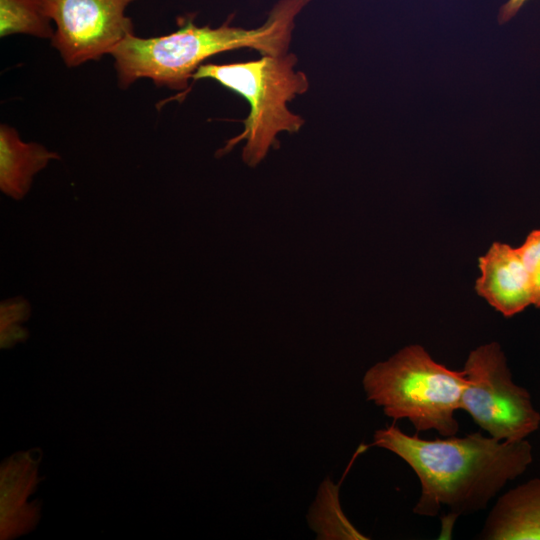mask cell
<instances>
[{
  "mask_svg": "<svg viewBox=\"0 0 540 540\" xmlns=\"http://www.w3.org/2000/svg\"><path fill=\"white\" fill-rule=\"evenodd\" d=\"M372 444L393 452L412 468L421 485L413 512L429 517L442 506L454 518L484 510L533 461L526 439L500 441L481 432L429 440L405 434L393 424L376 430Z\"/></svg>",
  "mask_w": 540,
  "mask_h": 540,
  "instance_id": "cell-1",
  "label": "cell"
},
{
  "mask_svg": "<svg viewBox=\"0 0 540 540\" xmlns=\"http://www.w3.org/2000/svg\"><path fill=\"white\" fill-rule=\"evenodd\" d=\"M311 0H279L265 22L253 29L231 26H198L191 19L170 34L125 38L110 54L118 86L127 89L148 78L157 86L182 91L207 58L238 48H253L262 55L287 53L296 17Z\"/></svg>",
  "mask_w": 540,
  "mask_h": 540,
  "instance_id": "cell-2",
  "label": "cell"
},
{
  "mask_svg": "<svg viewBox=\"0 0 540 540\" xmlns=\"http://www.w3.org/2000/svg\"><path fill=\"white\" fill-rule=\"evenodd\" d=\"M366 398L394 421L408 419L416 432L435 430L454 436L459 430L455 412L468 384L463 370L436 362L418 344L405 346L363 377Z\"/></svg>",
  "mask_w": 540,
  "mask_h": 540,
  "instance_id": "cell-3",
  "label": "cell"
},
{
  "mask_svg": "<svg viewBox=\"0 0 540 540\" xmlns=\"http://www.w3.org/2000/svg\"><path fill=\"white\" fill-rule=\"evenodd\" d=\"M297 58L292 53L279 56L262 55L258 60L231 64H202L193 80L213 79L222 86L244 97L250 112L244 120V130L230 139L219 151H230L245 141L242 152L244 162L256 166L277 142V135L300 130L304 120L292 113L287 103L305 93L309 81L304 72L295 71Z\"/></svg>",
  "mask_w": 540,
  "mask_h": 540,
  "instance_id": "cell-4",
  "label": "cell"
},
{
  "mask_svg": "<svg viewBox=\"0 0 540 540\" xmlns=\"http://www.w3.org/2000/svg\"><path fill=\"white\" fill-rule=\"evenodd\" d=\"M463 371L468 384L460 409L489 436L500 441L526 439L540 426L528 390L513 379L504 352L497 342L470 351Z\"/></svg>",
  "mask_w": 540,
  "mask_h": 540,
  "instance_id": "cell-5",
  "label": "cell"
},
{
  "mask_svg": "<svg viewBox=\"0 0 540 540\" xmlns=\"http://www.w3.org/2000/svg\"><path fill=\"white\" fill-rule=\"evenodd\" d=\"M137 0H45L54 24L51 44L69 68L96 61L135 34L126 15Z\"/></svg>",
  "mask_w": 540,
  "mask_h": 540,
  "instance_id": "cell-6",
  "label": "cell"
},
{
  "mask_svg": "<svg viewBox=\"0 0 540 540\" xmlns=\"http://www.w3.org/2000/svg\"><path fill=\"white\" fill-rule=\"evenodd\" d=\"M480 276L477 294L505 317H511L533 305L530 279L518 247L494 242L479 257Z\"/></svg>",
  "mask_w": 540,
  "mask_h": 540,
  "instance_id": "cell-7",
  "label": "cell"
},
{
  "mask_svg": "<svg viewBox=\"0 0 540 540\" xmlns=\"http://www.w3.org/2000/svg\"><path fill=\"white\" fill-rule=\"evenodd\" d=\"M480 539L540 540V478H534L498 498Z\"/></svg>",
  "mask_w": 540,
  "mask_h": 540,
  "instance_id": "cell-8",
  "label": "cell"
},
{
  "mask_svg": "<svg viewBox=\"0 0 540 540\" xmlns=\"http://www.w3.org/2000/svg\"><path fill=\"white\" fill-rule=\"evenodd\" d=\"M59 155L35 142H24L17 130L0 125V188L6 195L21 199L29 191L33 177Z\"/></svg>",
  "mask_w": 540,
  "mask_h": 540,
  "instance_id": "cell-9",
  "label": "cell"
},
{
  "mask_svg": "<svg viewBox=\"0 0 540 540\" xmlns=\"http://www.w3.org/2000/svg\"><path fill=\"white\" fill-rule=\"evenodd\" d=\"M52 20L45 0H0V35L2 38L24 34L51 39Z\"/></svg>",
  "mask_w": 540,
  "mask_h": 540,
  "instance_id": "cell-10",
  "label": "cell"
},
{
  "mask_svg": "<svg viewBox=\"0 0 540 540\" xmlns=\"http://www.w3.org/2000/svg\"><path fill=\"white\" fill-rule=\"evenodd\" d=\"M518 249L530 279L533 305L540 308V229L531 231Z\"/></svg>",
  "mask_w": 540,
  "mask_h": 540,
  "instance_id": "cell-11",
  "label": "cell"
},
{
  "mask_svg": "<svg viewBox=\"0 0 540 540\" xmlns=\"http://www.w3.org/2000/svg\"><path fill=\"white\" fill-rule=\"evenodd\" d=\"M528 0H507L499 9L497 20L500 24L510 21Z\"/></svg>",
  "mask_w": 540,
  "mask_h": 540,
  "instance_id": "cell-12",
  "label": "cell"
}]
</instances>
